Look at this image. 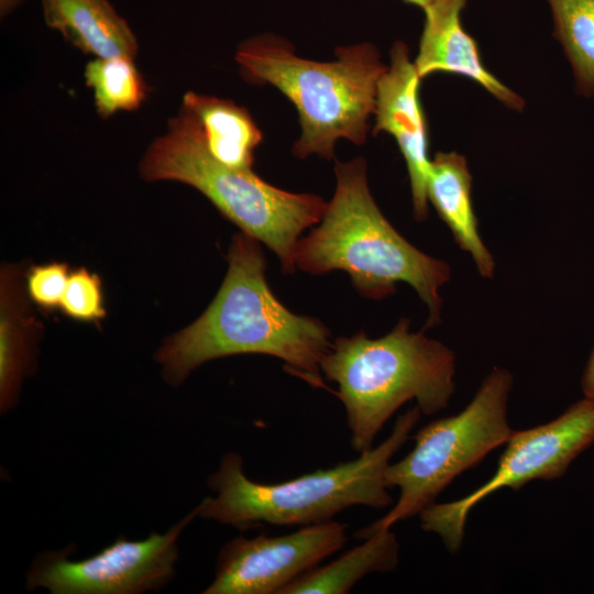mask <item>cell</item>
Here are the masks:
<instances>
[{
  "label": "cell",
  "mask_w": 594,
  "mask_h": 594,
  "mask_svg": "<svg viewBox=\"0 0 594 594\" xmlns=\"http://www.w3.org/2000/svg\"><path fill=\"white\" fill-rule=\"evenodd\" d=\"M228 271L217 295L191 324L157 350L163 377L173 386L205 362L234 354L280 359L287 372L324 387L320 363L330 350V331L317 318L289 311L273 294L261 242L242 232L229 246Z\"/></svg>",
  "instance_id": "6da1fadb"
},
{
  "label": "cell",
  "mask_w": 594,
  "mask_h": 594,
  "mask_svg": "<svg viewBox=\"0 0 594 594\" xmlns=\"http://www.w3.org/2000/svg\"><path fill=\"white\" fill-rule=\"evenodd\" d=\"M334 174V195L318 226L298 240L295 267L316 275L346 272L355 289L372 299L406 283L428 308L425 328L439 324V290L451 278L450 265L418 250L389 223L371 194L363 157L337 162Z\"/></svg>",
  "instance_id": "7a4b0ae2"
},
{
  "label": "cell",
  "mask_w": 594,
  "mask_h": 594,
  "mask_svg": "<svg viewBox=\"0 0 594 594\" xmlns=\"http://www.w3.org/2000/svg\"><path fill=\"white\" fill-rule=\"evenodd\" d=\"M420 414L416 406L398 416L388 438L360 453L358 459L282 483L251 481L243 471L242 457L229 452L208 479L216 496L204 498L198 505V516L245 530L263 524L302 527L322 524L356 505L386 507L392 503L385 482L386 468L408 440Z\"/></svg>",
  "instance_id": "3957f363"
},
{
  "label": "cell",
  "mask_w": 594,
  "mask_h": 594,
  "mask_svg": "<svg viewBox=\"0 0 594 594\" xmlns=\"http://www.w3.org/2000/svg\"><path fill=\"white\" fill-rule=\"evenodd\" d=\"M337 59L316 62L297 56L272 34L242 42L235 53L241 76L252 85H272L296 107L301 127L293 153L305 158L334 157L340 139L362 145L374 114L377 84L386 72L369 42L336 50Z\"/></svg>",
  "instance_id": "277c9868"
},
{
  "label": "cell",
  "mask_w": 594,
  "mask_h": 594,
  "mask_svg": "<svg viewBox=\"0 0 594 594\" xmlns=\"http://www.w3.org/2000/svg\"><path fill=\"white\" fill-rule=\"evenodd\" d=\"M320 370L338 385L351 446L362 453L406 402L415 399L425 415L448 406L454 392L455 354L424 332L410 331V321L402 318L377 339L363 331L336 339Z\"/></svg>",
  "instance_id": "5b68a950"
},
{
  "label": "cell",
  "mask_w": 594,
  "mask_h": 594,
  "mask_svg": "<svg viewBox=\"0 0 594 594\" xmlns=\"http://www.w3.org/2000/svg\"><path fill=\"white\" fill-rule=\"evenodd\" d=\"M140 174L146 182L174 180L196 188L242 232L271 249L285 273L296 270L295 250L301 233L316 226L327 208L319 196L289 193L253 170L220 164L180 114L169 119L167 133L147 147Z\"/></svg>",
  "instance_id": "8992f818"
},
{
  "label": "cell",
  "mask_w": 594,
  "mask_h": 594,
  "mask_svg": "<svg viewBox=\"0 0 594 594\" xmlns=\"http://www.w3.org/2000/svg\"><path fill=\"white\" fill-rule=\"evenodd\" d=\"M513 383L512 373L496 366L462 411L418 430L413 450L385 471L387 486L399 488L396 504L381 519L358 530L355 537L366 539L419 515L458 475L504 446L514 431L507 419Z\"/></svg>",
  "instance_id": "52a82bcc"
},
{
  "label": "cell",
  "mask_w": 594,
  "mask_h": 594,
  "mask_svg": "<svg viewBox=\"0 0 594 594\" xmlns=\"http://www.w3.org/2000/svg\"><path fill=\"white\" fill-rule=\"evenodd\" d=\"M594 444V398L583 396L556 419L526 430H514L495 473L469 495L433 503L420 514L421 528L438 535L454 553L462 544L470 512L505 487L518 490L534 480H556Z\"/></svg>",
  "instance_id": "ba28073f"
},
{
  "label": "cell",
  "mask_w": 594,
  "mask_h": 594,
  "mask_svg": "<svg viewBox=\"0 0 594 594\" xmlns=\"http://www.w3.org/2000/svg\"><path fill=\"white\" fill-rule=\"evenodd\" d=\"M198 516V506L166 532L143 540L123 536L100 552L72 561L61 551L38 556L28 573L29 590L53 594H139L169 583L178 559L182 531Z\"/></svg>",
  "instance_id": "9c48e42d"
},
{
  "label": "cell",
  "mask_w": 594,
  "mask_h": 594,
  "mask_svg": "<svg viewBox=\"0 0 594 594\" xmlns=\"http://www.w3.org/2000/svg\"><path fill=\"white\" fill-rule=\"evenodd\" d=\"M346 525L327 521L288 535L238 537L219 552L206 594H280L346 541Z\"/></svg>",
  "instance_id": "30bf717a"
},
{
  "label": "cell",
  "mask_w": 594,
  "mask_h": 594,
  "mask_svg": "<svg viewBox=\"0 0 594 594\" xmlns=\"http://www.w3.org/2000/svg\"><path fill=\"white\" fill-rule=\"evenodd\" d=\"M391 64L380 78L375 99L373 134H391L405 158L413 198V211L418 221L428 216V130L421 107L420 80L405 43L397 41L391 48Z\"/></svg>",
  "instance_id": "8fae6325"
},
{
  "label": "cell",
  "mask_w": 594,
  "mask_h": 594,
  "mask_svg": "<svg viewBox=\"0 0 594 594\" xmlns=\"http://www.w3.org/2000/svg\"><path fill=\"white\" fill-rule=\"evenodd\" d=\"M468 0H433L425 9V24L414 61L422 79L449 73L476 81L512 110H521L524 99L487 70L475 40L463 29L461 12Z\"/></svg>",
  "instance_id": "7c38bea8"
},
{
  "label": "cell",
  "mask_w": 594,
  "mask_h": 594,
  "mask_svg": "<svg viewBox=\"0 0 594 594\" xmlns=\"http://www.w3.org/2000/svg\"><path fill=\"white\" fill-rule=\"evenodd\" d=\"M472 176L464 156L438 152L430 162L428 200L451 230L455 243L472 257L477 272L491 279L495 261L479 232L472 198Z\"/></svg>",
  "instance_id": "4fadbf2b"
},
{
  "label": "cell",
  "mask_w": 594,
  "mask_h": 594,
  "mask_svg": "<svg viewBox=\"0 0 594 594\" xmlns=\"http://www.w3.org/2000/svg\"><path fill=\"white\" fill-rule=\"evenodd\" d=\"M194 128L209 154L220 164L252 170L263 135L250 112L231 100L188 91L179 113Z\"/></svg>",
  "instance_id": "5bb4252c"
},
{
  "label": "cell",
  "mask_w": 594,
  "mask_h": 594,
  "mask_svg": "<svg viewBox=\"0 0 594 594\" xmlns=\"http://www.w3.org/2000/svg\"><path fill=\"white\" fill-rule=\"evenodd\" d=\"M47 26L86 54L99 58L138 54L131 28L108 0H41Z\"/></svg>",
  "instance_id": "9a60e30c"
},
{
  "label": "cell",
  "mask_w": 594,
  "mask_h": 594,
  "mask_svg": "<svg viewBox=\"0 0 594 594\" xmlns=\"http://www.w3.org/2000/svg\"><path fill=\"white\" fill-rule=\"evenodd\" d=\"M364 540L331 563L298 576L280 594H344L364 575L397 566L399 543L394 532L384 530Z\"/></svg>",
  "instance_id": "2e32d148"
},
{
  "label": "cell",
  "mask_w": 594,
  "mask_h": 594,
  "mask_svg": "<svg viewBox=\"0 0 594 594\" xmlns=\"http://www.w3.org/2000/svg\"><path fill=\"white\" fill-rule=\"evenodd\" d=\"M1 276L0 307V399L1 409L10 408L30 362V319L24 316L13 280Z\"/></svg>",
  "instance_id": "e0dca14e"
},
{
  "label": "cell",
  "mask_w": 594,
  "mask_h": 594,
  "mask_svg": "<svg viewBox=\"0 0 594 594\" xmlns=\"http://www.w3.org/2000/svg\"><path fill=\"white\" fill-rule=\"evenodd\" d=\"M553 36L571 64L578 90L594 95V0H547Z\"/></svg>",
  "instance_id": "ac0fdd59"
},
{
  "label": "cell",
  "mask_w": 594,
  "mask_h": 594,
  "mask_svg": "<svg viewBox=\"0 0 594 594\" xmlns=\"http://www.w3.org/2000/svg\"><path fill=\"white\" fill-rule=\"evenodd\" d=\"M128 57H95L85 67L86 85L94 94L99 116L107 119L118 111H134L146 100L150 89Z\"/></svg>",
  "instance_id": "d6986e66"
},
{
  "label": "cell",
  "mask_w": 594,
  "mask_h": 594,
  "mask_svg": "<svg viewBox=\"0 0 594 594\" xmlns=\"http://www.w3.org/2000/svg\"><path fill=\"white\" fill-rule=\"evenodd\" d=\"M59 308L69 318L95 322L106 316L99 276L85 267L70 272Z\"/></svg>",
  "instance_id": "ffe728a7"
},
{
  "label": "cell",
  "mask_w": 594,
  "mask_h": 594,
  "mask_svg": "<svg viewBox=\"0 0 594 594\" xmlns=\"http://www.w3.org/2000/svg\"><path fill=\"white\" fill-rule=\"evenodd\" d=\"M68 265L53 262L32 266L26 274V292L30 299L45 310L61 306L69 278Z\"/></svg>",
  "instance_id": "44dd1931"
},
{
  "label": "cell",
  "mask_w": 594,
  "mask_h": 594,
  "mask_svg": "<svg viewBox=\"0 0 594 594\" xmlns=\"http://www.w3.org/2000/svg\"><path fill=\"white\" fill-rule=\"evenodd\" d=\"M581 391L583 396L594 398V346L581 377Z\"/></svg>",
  "instance_id": "7402d4cb"
},
{
  "label": "cell",
  "mask_w": 594,
  "mask_h": 594,
  "mask_svg": "<svg viewBox=\"0 0 594 594\" xmlns=\"http://www.w3.org/2000/svg\"><path fill=\"white\" fill-rule=\"evenodd\" d=\"M22 0H0V11L1 16L8 15L12 10H14Z\"/></svg>",
  "instance_id": "603a6c76"
},
{
  "label": "cell",
  "mask_w": 594,
  "mask_h": 594,
  "mask_svg": "<svg viewBox=\"0 0 594 594\" xmlns=\"http://www.w3.org/2000/svg\"><path fill=\"white\" fill-rule=\"evenodd\" d=\"M406 3L414 4L417 7H420L425 9L429 3H431L433 0H403Z\"/></svg>",
  "instance_id": "cb8c5ba5"
}]
</instances>
